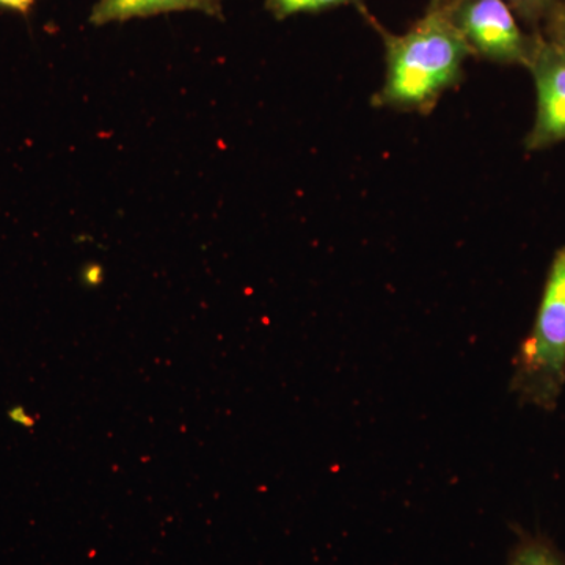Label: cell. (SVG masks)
I'll use <instances>...</instances> for the list:
<instances>
[{
    "label": "cell",
    "instance_id": "obj_1",
    "mask_svg": "<svg viewBox=\"0 0 565 565\" xmlns=\"http://www.w3.org/2000/svg\"><path fill=\"white\" fill-rule=\"evenodd\" d=\"M375 29L385 44V79L373 98L377 107L429 114L462 81L465 62L473 55L451 20L449 0H430L401 35Z\"/></svg>",
    "mask_w": 565,
    "mask_h": 565
},
{
    "label": "cell",
    "instance_id": "obj_2",
    "mask_svg": "<svg viewBox=\"0 0 565 565\" xmlns=\"http://www.w3.org/2000/svg\"><path fill=\"white\" fill-rule=\"evenodd\" d=\"M565 386V247L557 248L531 332L515 353L511 392L520 403L555 411Z\"/></svg>",
    "mask_w": 565,
    "mask_h": 565
},
{
    "label": "cell",
    "instance_id": "obj_3",
    "mask_svg": "<svg viewBox=\"0 0 565 565\" xmlns=\"http://www.w3.org/2000/svg\"><path fill=\"white\" fill-rule=\"evenodd\" d=\"M449 13L471 54L498 65L527 66L539 35H527L505 0H449Z\"/></svg>",
    "mask_w": 565,
    "mask_h": 565
},
{
    "label": "cell",
    "instance_id": "obj_4",
    "mask_svg": "<svg viewBox=\"0 0 565 565\" xmlns=\"http://www.w3.org/2000/svg\"><path fill=\"white\" fill-rule=\"evenodd\" d=\"M535 87V118L527 151H542L565 140V51L539 35L526 66Z\"/></svg>",
    "mask_w": 565,
    "mask_h": 565
},
{
    "label": "cell",
    "instance_id": "obj_5",
    "mask_svg": "<svg viewBox=\"0 0 565 565\" xmlns=\"http://www.w3.org/2000/svg\"><path fill=\"white\" fill-rule=\"evenodd\" d=\"M173 11H200L207 17L222 18V0H98L88 22L93 25L150 18Z\"/></svg>",
    "mask_w": 565,
    "mask_h": 565
},
{
    "label": "cell",
    "instance_id": "obj_6",
    "mask_svg": "<svg viewBox=\"0 0 565 565\" xmlns=\"http://www.w3.org/2000/svg\"><path fill=\"white\" fill-rule=\"evenodd\" d=\"M508 565H565V555L544 535L522 534L509 555Z\"/></svg>",
    "mask_w": 565,
    "mask_h": 565
},
{
    "label": "cell",
    "instance_id": "obj_7",
    "mask_svg": "<svg viewBox=\"0 0 565 565\" xmlns=\"http://www.w3.org/2000/svg\"><path fill=\"white\" fill-rule=\"evenodd\" d=\"M363 0H266L264 7L275 20L282 21L299 14H316L340 7H362Z\"/></svg>",
    "mask_w": 565,
    "mask_h": 565
},
{
    "label": "cell",
    "instance_id": "obj_8",
    "mask_svg": "<svg viewBox=\"0 0 565 565\" xmlns=\"http://www.w3.org/2000/svg\"><path fill=\"white\" fill-rule=\"evenodd\" d=\"M505 2L514 10L519 20L530 25H537L548 20L559 0H505Z\"/></svg>",
    "mask_w": 565,
    "mask_h": 565
},
{
    "label": "cell",
    "instance_id": "obj_9",
    "mask_svg": "<svg viewBox=\"0 0 565 565\" xmlns=\"http://www.w3.org/2000/svg\"><path fill=\"white\" fill-rule=\"evenodd\" d=\"M545 24V39L552 41L553 44H556L557 47L565 51V18L559 17V14L553 11Z\"/></svg>",
    "mask_w": 565,
    "mask_h": 565
},
{
    "label": "cell",
    "instance_id": "obj_10",
    "mask_svg": "<svg viewBox=\"0 0 565 565\" xmlns=\"http://www.w3.org/2000/svg\"><path fill=\"white\" fill-rule=\"evenodd\" d=\"M36 0H0V9L25 14L35 6Z\"/></svg>",
    "mask_w": 565,
    "mask_h": 565
},
{
    "label": "cell",
    "instance_id": "obj_11",
    "mask_svg": "<svg viewBox=\"0 0 565 565\" xmlns=\"http://www.w3.org/2000/svg\"><path fill=\"white\" fill-rule=\"evenodd\" d=\"M9 418L11 419V422L21 424V426L24 427H31L33 426V423H35L33 422L31 416L25 414L24 408L20 407V405H18V407L11 408V411L9 412Z\"/></svg>",
    "mask_w": 565,
    "mask_h": 565
},
{
    "label": "cell",
    "instance_id": "obj_12",
    "mask_svg": "<svg viewBox=\"0 0 565 565\" xmlns=\"http://www.w3.org/2000/svg\"><path fill=\"white\" fill-rule=\"evenodd\" d=\"M553 11H555V13L559 14V17L565 18V2H561V0H559V3H557L556 9Z\"/></svg>",
    "mask_w": 565,
    "mask_h": 565
}]
</instances>
